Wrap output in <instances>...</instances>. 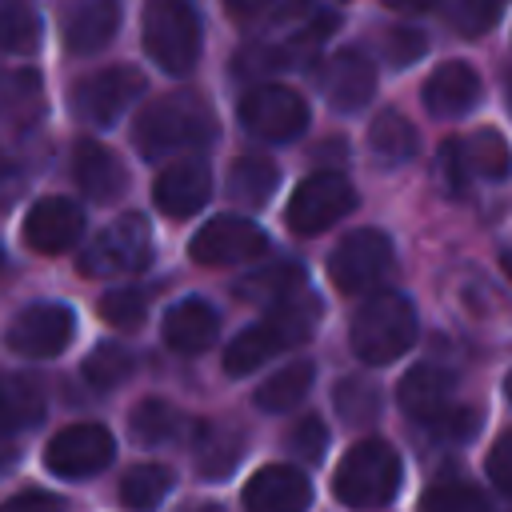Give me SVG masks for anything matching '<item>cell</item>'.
I'll return each instance as SVG.
<instances>
[{"label":"cell","instance_id":"1f68e13d","mask_svg":"<svg viewBox=\"0 0 512 512\" xmlns=\"http://www.w3.org/2000/svg\"><path fill=\"white\" fill-rule=\"evenodd\" d=\"M40 44V16L24 0H0V52H32Z\"/></svg>","mask_w":512,"mask_h":512},{"label":"cell","instance_id":"ba28073f","mask_svg":"<svg viewBox=\"0 0 512 512\" xmlns=\"http://www.w3.org/2000/svg\"><path fill=\"white\" fill-rule=\"evenodd\" d=\"M392 272V240L376 228H356L348 232L332 256H328V276L340 292H364L376 288Z\"/></svg>","mask_w":512,"mask_h":512},{"label":"cell","instance_id":"7a4b0ae2","mask_svg":"<svg viewBox=\"0 0 512 512\" xmlns=\"http://www.w3.org/2000/svg\"><path fill=\"white\" fill-rule=\"evenodd\" d=\"M212 132H216L212 112L196 92H168L156 104H148L132 124V140L148 160L200 148L212 140Z\"/></svg>","mask_w":512,"mask_h":512},{"label":"cell","instance_id":"836d02e7","mask_svg":"<svg viewBox=\"0 0 512 512\" xmlns=\"http://www.w3.org/2000/svg\"><path fill=\"white\" fill-rule=\"evenodd\" d=\"M332 404H336V412L344 416V424H372L376 412H380L376 388H372L368 380H360V376L340 380L336 392H332Z\"/></svg>","mask_w":512,"mask_h":512},{"label":"cell","instance_id":"f1b7e54d","mask_svg":"<svg viewBox=\"0 0 512 512\" xmlns=\"http://www.w3.org/2000/svg\"><path fill=\"white\" fill-rule=\"evenodd\" d=\"M312 376H316V368H312L308 360H296V364L272 372V376L256 388V408H264V412H288V408H296V404L308 396Z\"/></svg>","mask_w":512,"mask_h":512},{"label":"cell","instance_id":"7bdbcfd3","mask_svg":"<svg viewBox=\"0 0 512 512\" xmlns=\"http://www.w3.org/2000/svg\"><path fill=\"white\" fill-rule=\"evenodd\" d=\"M440 176L448 184V192H464L468 188V168H464V156H460V140H448L440 148Z\"/></svg>","mask_w":512,"mask_h":512},{"label":"cell","instance_id":"30bf717a","mask_svg":"<svg viewBox=\"0 0 512 512\" xmlns=\"http://www.w3.org/2000/svg\"><path fill=\"white\" fill-rule=\"evenodd\" d=\"M240 124L260 140L284 144L308 128V104L284 84H260L240 100Z\"/></svg>","mask_w":512,"mask_h":512},{"label":"cell","instance_id":"603a6c76","mask_svg":"<svg viewBox=\"0 0 512 512\" xmlns=\"http://www.w3.org/2000/svg\"><path fill=\"white\" fill-rule=\"evenodd\" d=\"M244 452V436L236 424L228 420H204L196 428V444H192V456H196V472L200 476H224L232 472V464L240 460Z\"/></svg>","mask_w":512,"mask_h":512},{"label":"cell","instance_id":"d6a6232c","mask_svg":"<svg viewBox=\"0 0 512 512\" xmlns=\"http://www.w3.org/2000/svg\"><path fill=\"white\" fill-rule=\"evenodd\" d=\"M180 432V412L168 400H140L132 408V436L140 444H168Z\"/></svg>","mask_w":512,"mask_h":512},{"label":"cell","instance_id":"4dcf8cb0","mask_svg":"<svg viewBox=\"0 0 512 512\" xmlns=\"http://www.w3.org/2000/svg\"><path fill=\"white\" fill-rule=\"evenodd\" d=\"M132 352L124 348V344H96L88 356H84V380H88V388H96V392H112V388H120L128 376H132Z\"/></svg>","mask_w":512,"mask_h":512},{"label":"cell","instance_id":"d590c367","mask_svg":"<svg viewBox=\"0 0 512 512\" xmlns=\"http://www.w3.org/2000/svg\"><path fill=\"white\" fill-rule=\"evenodd\" d=\"M420 512H492V508H488V500H484L480 488L452 480V484L428 488L424 500H420Z\"/></svg>","mask_w":512,"mask_h":512},{"label":"cell","instance_id":"5bb4252c","mask_svg":"<svg viewBox=\"0 0 512 512\" xmlns=\"http://www.w3.org/2000/svg\"><path fill=\"white\" fill-rule=\"evenodd\" d=\"M320 92L336 112H360L376 92V68L364 52L344 48L324 60L320 68Z\"/></svg>","mask_w":512,"mask_h":512},{"label":"cell","instance_id":"f6af8a7d","mask_svg":"<svg viewBox=\"0 0 512 512\" xmlns=\"http://www.w3.org/2000/svg\"><path fill=\"white\" fill-rule=\"evenodd\" d=\"M0 512H60V500L48 492H20L0 504Z\"/></svg>","mask_w":512,"mask_h":512},{"label":"cell","instance_id":"ee69618b","mask_svg":"<svg viewBox=\"0 0 512 512\" xmlns=\"http://www.w3.org/2000/svg\"><path fill=\"white\" fill-rule=\"evenodd\" d=\"M224 4V12L236 20V24H252V20H268L276 8H280V0H220Z\"/></svg>","mask_w":512,"mask_h":512},{"label":"cell","instance_id":"816d5d0a","mask_svg":"<svg viewBox=\"0 0 512 512\" xmlns=\"http://www.w3.org/2000/svg\"><path fill=\"white\" fill-rule=\"evenodd\" d=\"M504 388H508V400H512V376H508V384H504Z\"/></svg>","mask_w":512,"mask_h":512},{"label":"cell","instance_id":"f35d334b","mask_svg":"<svg viewBox=\"0 0 512 512\" xmlns=\"http://www.w3.org/2000/svg\"><path fill=\"white\" fill-rule=\"evenodd\" d=\"M504 0H456V28L464 36H480L496 24Z\"/></svg>","mask_w":512,"mask_h":512},{"label":"cell","instance_id":"277c9868","mask_svg":"<svg viewBox=\"0 0 512 512\" xmlns=\"http://www.w3.org/2000/svg\"><path fill=\"white\" fill-rule=\"evenodd\" d=\"M400 488V456L384 440H360L344 452L332 476V492L348 508H380Z\"/></svg>","mask_w":512,"mask_h":512},{"label":"cell","instance_id":"9c48e42d","mask_svg":"<svg viewBox=\"0 0 512 512\" xmlns=\"http://www.w3.org/2000/svg\"><path fill=\"white\" fill-rule=\"evenodd\" d=\"M144 92V76L136 68H124V64H112V68H100L84 80H76L72 88V112L92 124V128H108L116 124L128 104Z\"/></svg>","mask_w":512,"mask_h":512},{"label":"cell","instance_id":"4316f807","mask_svg":"<svg viewBox=\"0 0 512 512\" xmlns=\"http://www.w3.org/2000/svg\"><path fill=\"white\" fill-rule=\"evenodd\" d=\"M368 148H372V156L380 160V164H404V160H412L416 156V148H420V136H416V128L400 116V112H380L376 120H372V128H368Z\"/></svg>","mask_w":512,"mask_h":512},{"label":"cell","instance_id":"7dc6e473","mask_svg":"<svg viewBox=\"0 0 512 512\" xmlns=\"http://www.w3.org/2000/svg\"><path fill=\"white\" fill-rule=\"evenodd\" d=\"M392 12H428V8H436L440 0H384Z\"/></svg>","mask_w":512,"mask_h":512},{"label":"cell","instance_id":"ac0fdd59","mask_svg":"<svg viewBox=\"0 0 512 512\" xmlns=\"http://www.w3.org/2000/svg\"><path fill=\"white\" fill-rule=\"evenodd\" d=\"M476 100H480V76L464 60H444L424 80V108L432 116H440V120H452V116L472 112Z\"/></svg>","mask_w":512,"mask_h":512},{"label":"cell","instance_id":"4fadbf2b","mask_svg":"<svg viewBox=\"0 0 512 512\" xmlns=\"http://www.w3.org/2000/svg\"><path fill=\"white\" fill-rule=\"evenodd\" d=\"M112 460V436L100 424H72L64 432H56L44 448V464L48 472L64 476V480H80L100 472Z\"/></svg>","mask_w":512,"mask_h":512},{"label":"cell","instance_id":"f907efd6","mask_svg":"<svg viewBox=\"0 0 512 512\" xmlns=\"http://www.w3.org/2000/svg\"><path fill=\"white\" fill-rule=\"evenodd\" d=\"M504 272H508V276H512V252H508V256H504Z\"/></svg>","mask_w":512,"mask_h":512},{"label":"cell","instance_id":"52a82bcc","mask_svg":"<svg viewBox=\"0 0 512 512\" xmlns=\"http://www.w3.org/2000/svg\"><path fill=\"white\" fill-rule=\"evenodd\" d=\"M356 208V188L340 176V172H316L308 180L296 184L292 200H288V228L300 236H316L328 224L344 220Z\"/></svg>","mask_w":512,"mask_h":512},{"label":"cell","instance_id":"d6986e66","mask_svg":"<svg viewBox=\"0 0 512 512\" xmlns=\"http://www.w3.org/2000/svg\"><path fill=\"white\" fill-rule=\"evenodd\" d=\"M72 176H76V184H80L92 200H100V204H112V200L124 192V184H128V172H124V164L116 160V152H108V148L96 144V140H80V144L72 148Z\"/></svg>","mask_w":512,"mask_h":512},{"label":"cell","instance_id":"b9f144b4","mask_svg":"<svg viewBox=\"0 0 512 512\" xmlns=\"http://www.w3.org/2000/svg\"><path fill=\"white\" fill-rule=\"evenodd\" d=\"M488 480L512 496V432H504L488 452Z\"/></svg>","mask_w":512,"mask_h":512},{"label":"cell","instance_id":"5b68a950","mask_svg":"<svg viewBox=\"0 0 512 512\" xmlns=\"http://www.w3.org/2000/svg\"><path fill=\"white\" fill-rule=\"evenodd\" d=\"M144 52L172 76H184L200 60V16L192 0L144 4Z\"/></svg>","mask_w":512,"mask_h":512},{"label":"cell","instance_id":"74e56055","mask_svg":"<svg viewBox=\"0 0 512 512\" xmlns=\"http://www.w3.org/2000/svg\"><path fill=\"white\" fill-rule=\"evenodd\" d=\"M288 448H292L300 460L316 464V460L324 456V448H328V428H324V420H320V416L296 420V428L288 432Z\"/></svg>","mask_w":512,"mask_h":512},{"label":"cell","instance_id":"6da1fadb","mask_svg":"<svg viewBox=\"0 0 512 512\" xmlns=\"http://www.w3.org/2000/svg\"><path fill=\"white\" fill-rule=\"evenodd\" d=\"M320 300L312 292H296L288 296L284 304L268 308V316L244 332H236L224 348V372L228 376H248L256 372L264 360H272L276 352H288L296 344H304L312 332H316V320H320Z\"/></svg>","mask_w":512,"mask_h":512},{"label":"cell","instance_id":"e0dca14e","mask_svg":"<svg viewBox=\"0 0 512 512\" xmlns=\"http://www.w3.org/2000/svg\"><path fill=\"white\" fill-rule=\"evenodd\" d=\"M80 232H84V212L64 196L36 200L24 220V240L36 252H64L80 240Z\"/></svg>","mask_w":512,"mask_h":512},{"label":"cell","instance_id":"9a60e30c","mask_svg":"<svg viewBox=\"0 0 512 512\" xmlns=\"http://www.w3.org/2000/svg\"><path fill=\"white\" fill-rule=\"evenodd\" d=\"M240 504L244 512H304L312 504V484L288 464H268L244 484Z\"/></svg>","mask_w":512,"mask_h":512},{"label":"cell","instance_id":"c3c4849f","mask_svg":"<svg viewBox=\"0 0 512 512\" xmlns=\"http://www.w3.org/2000/svg\"><path fill=\"white\" fill-rule=\"evenodd\" d=\"M12 464H16V448L12 444H0V472L12 468Z\"/></svg>","mask_w":512,"mask_h":512},{"label":"cell","instance_id":"8d00e7d4","mask_svg":"<svg viewBox=\"0 0 512 512\" xmlns=\"http://www.w3.org/2000/svg\"><path fill=\"white\" fill-rule=\"evenodd\" d=\"M100 312H104V320L116 324V328H140L148 304H144V296H140L136 288H112V292L100 300Z\"/></svg>","mask_w":512,"mask_h":512},{"label":"cell","instance_id":"e575fe53","mask_svg":"<svg viewBox=\"0 0 512 512\" xmlns=\"http://www.w3.org/2000/svg\"><path fill=\"white\" fill-rule=\"evenodd\" d=\"M0 112L16 124H28L40 112V80L32 72H16L0 88Z\"/></svg>","mask_w":512,"mask_h":512},{"label":"cell","instance_id":"484cf974","mask_svg":"<svg viewBox=\"0 0 512 512\" xmlns=\"http://www.w3.org/2000/svg\"><path fill=\"white\" fill-rule=\"evenodd\" d=\"M460 156H464V168H468L472 180H504L512 172V152H508L504 136L492 132V128H480V132L464 136Z\"/></svg>","mask_w":512,"mask_h":512},{"label":"cell","instance_id":"7c38bea8","mask_svg":"<svg viewBox=\"0 0 512 512\" xmlns=\"http://www.w3.org/2000/svg\"><path fill=\"white\" fill-rule=\"evenodd\" d=\"M76 332V316L64 304H32L24 308L12 324H8V348L16 356H32V360H48L56 352L68 348Z\"/></svg>","mask_w":512,"mask_h":512},{"label":"cell","instance_id":"ffe728a7","mask_svg":"<svg viewBox=\"0 0 512 512\" xmlns=\"http://www.w3.org/2000/svg\"><path fill=\"white\" fill-rule=\"evenodd\" d=\"M396 396H400V408L412 420L428 424L432 416H440L444 408H452V372H444L436 364H416L412 372H404Z\"/></svg>","mask_w":512,"mask_h":512},{"label":"cell","instance_id":"cb8c5ba5","mask_svg":"<svg viewBox=\"0 0 512 512\" xmlns=\"http://www.w3.org/2000/svg\"><path fill=\"white\" fill-rule=\"evenodd\" d=\"M44 416V388L32 376L0 372V432H24Z\"/></svg>","mask_w":512,"mask_h":512},{"label":"cell","instance_id":"bcb514c9","mask_svg":"<svg viewBox=\"0 0 512 512\" xmlns=\"http://www.w3.org/2000/svg\"><path fill=\"white\" fill-rule=\"evenodd\" d=\"M20 172L16 168H8V164H0V208H8L16 196H20Z\"/></svg>","mask_w":512,"mask_h":512},{"label":"cell","instance_id":"8fae6325","mask_svg":"<svg viewBox=\"0 0 512 512\" xmlns=\"http://www.w3.org/2000/svg\"><path fill=\"white\" fill-rule=\"evenodd\" d=\"M192 260L220 268V264H244L268 252V236L260 224L244 220V216H216L208 220L196 236H192Z\"/></svg>","mask_w":512,"mask_h":512},{"label":"cell","instance_id":"2e32d148","mask_svg":"<svg viewBox=\"0 0 512 512\" xmlns=\"http://www.w3.org/2000/svg\"><path fill=\"white\" fill-rule=\"evenodd\" d=\"M212 192V172L200 164V160H172L168 168H160L156 184H152V200L164 216L180 220V216H192L204 208Z\"/></svg>","mask_w":512,"mask_h":512},{"label":"cell","instance_id":"44dd1931","mask_svg":"<svg viewBox=\"0 0 512 512\" xmlns=\"http://www.w3.org/2000/svg\"><path fill=\"white\" fill-rule=\"evenodd\" d=\"M216 328H220V320H216V308L212 304H204V300H180L164 316V344L172 352L192 356V352H204L216 340Z\"/></svg>","mask_w":512,"mask_h":512},{"label":"cell","instance_id":"3957f363","mask_svg":"<svg viewBox=\"0 0 512 512\" xmlns=\"http://www.w3.org/2000/svg\"><path fill=\"white\" fill-rule=\"evenodd\" d=\"M348 340H352V352L364 364H392L416 340V308H412V300L400 296V292L368 296L352 316Z\"/></svg>","mask_w":512,"mask_h":512},{"label":"cell","instance_id":"d4e9b609","mask_svg":"<svg viewBox=\"0 0 512 512\" xmlns=\"http://www.w3.org/2000/svg\"><path fill=\"white\" fill-rule=\"evenodd\" d=\"M300 288H304V268L292 264V260L268 264V268H260V272L236 280V296H240L244 304H268V308L284 304V300L296 296Z\"/></svg>","mask_w":512,"mask_h":512},{"label":"cell","instance_id":"83f0119b","mask_svg":"<svg viewBox=\"0 0 512 512\" xmlns=\"http://www.w3.org/2000/svg\"><path fill=\"white\" fill-rule=\"evenodd\" d=\"M276 164L264 160V156H240L232 168H228V196L236 204H248V208H260L268 204V196L276 192Z\"/></svg>","mask_w":512,"mask_h":512},{"label":"cell","instance_id":"7402d4cb","mask_svg":"<svg viewBox=\"0 0 512 512\" xmlns=\"http://www.w3.org/2000/svg\"><path fill=\"white\" fill-rule=\"evenodd\" d=\"M116 28H120V4L116 0H88L68 16L64 44L76 56H92L116 36Z\"/></svg>","mask_w":512,"mask_h":512},{"label":"cell","instance_id":"681fc988","mask_svg":"<svg viewBox=\"0 0 512 512\" xmlns=\"http://www.w3.org/2000/svg\"><path fill=\"white\" fill-rule=\"evenodd\" d=\"M196 512H224V508H216V504H204V508H196Z\"/></svg>","mask_w":512,"mask_h":512},{"label":"cell","instance_id":"ab89813d","mask_svg":"<svg viewBox=\"0 0 512 512\" xmlns=\"http://www.w3.org/2000/svg\"><path fill=\"white\" fill-rule=\"evenodd\" d=\"M476 424H480V416H476V408H444L440 416H432L428 420V432L436 436V440H464V436H472L476 432Z\"/></svg>","mask_w":512,"mask_h":512},{"label":"cell","instance_id":"8992f818","mask_svg":"<svg viewBox=\"0 0 512 512\" xmlns=\"http://www.w3.org/2000/svg\"><path fill=\"white\" fill-rule=\"evenodd\" d=\"M152 260V232L144 224V216H120L112 220L80 256V272L84 276H128L140 272Z\"/></svg>","mask_w":512,"mask_h":512},{"label":"cell","instance_id":"60d3db41","mask_svg":"<svg viewBox=\"0 0 512 512\" xmlns=\"http://www.w3.org/2000/svg\"><path fill=\"white\" fill-rule=\"evenodd\" d=\"M424 48H428V40H424V32H416V28H392V32L384 36V56H388V64H396V68L420 60Z\"/></svg>","mask_w":512,"mask_h":512},{"label":"cell","instance_id":"f546056e","mask_svg":"<svg viewBox=\"0 0 512 512\" xmlns=\"http://www.w3.org/2000/svg\"><path fill=\"white\" fill-rule=\"evenodd\" d=\"M172 492V472L164 464H136L120 480V504L128 512H152Z\"/></svg>","mask_w":512,"mask_h":512}]
</instances>
